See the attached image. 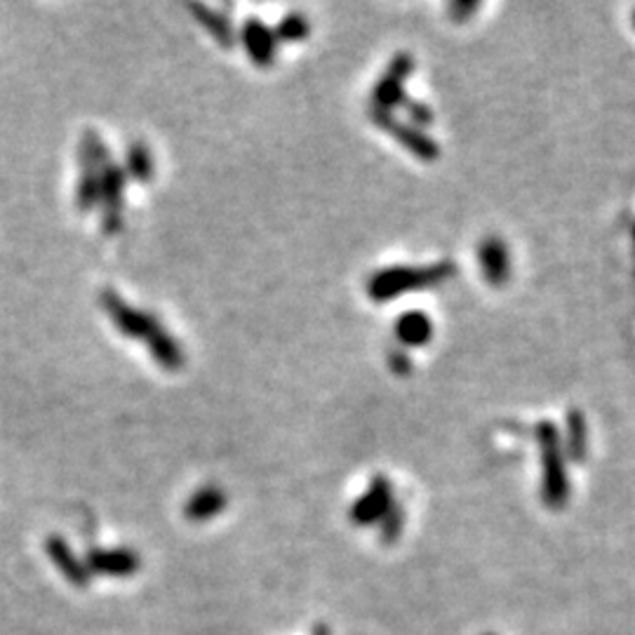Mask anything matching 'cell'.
<instances>
[{
	"instance_id": "1",
	"label": "cell",
	"mask_w": 635,
	"mask_h": 635,
	"mask_svg": "<svg viewBox=\"0 0 635 635\" xmlns=\"http://www.w3.org/2000/svg\"><path fill=\"white\" fill-rule=\"evenodd\" d=\"M454 273H457V266L450 259H443V262L429 266H389V269L374 271L367 278L365 292L372 302L386 304L391 299L400 297V294L443 285Z\"/></svg>"
},
{
	"instance_id": "2",
	"label": "cell",
	"mask_w": 635,
	"mask_h": 635,
	"mask_svg": "<svg viewBox=\"0 0 635 635\" xmlns=\"http://www.w3.org/2000/svg\"><path fill=\"white\" fill-rule=\"evenodd\" d=\"M537 443L541 450V499L548 508L558 511L570 499V478L565 471V450L556 424L541 421L537 426Z\"/></svg>"
},
{
	"instance_id": "3",
	"label": "cell",
	"mask_w": 635,
	"mask_h": 635,
	"mask_svg": "<svg viewBox=\"0 0 635 635\" xmlns=\"http://www.w3.org/2000/svg\"><path fill=\"white\" fill-rule=\"evenodd\" d=\"M78 163L80 175L76 184V207L78 212L88 215L99 205V182H102V170L111 163L109 146L102 135L95 130H85L78 144Z\"/></svg>"
},
{
	"instance_id": "4",
	"label": "cell",
	"mask_w": 635,
	"mask_h": 635,
	"mask_svg": "<svg viewBox=\"0 0 635 635\" xmlns=\"http://www.w3.org/2000/svg\"><path fill=\"white\" fill-rule=\"evenodd\" d=\"M99 304H102V309L106 311V316H109L113 327H116L120 334H125L127 339H139V342H146V339H149L158 327H163L153 313L127 304L116 290H109V287L99 294Z\"/></svg>"
},
{
	"instance_id": "5",
	"label": "cell",
	"mask_w": 635,
	"mask_h": 635,
	"mask_svg": "<svg viewBox=\"0 0 635 635\" xmlns=\"http://www.w3.org/2000/svg\"><path fill=\"white\" fill-rule=\"evenodd\" d=\"M412 71H414V57L410 55V52H396L389 66H386V71L381 73L377 85H374L370 109L384 111V113H393V109H398L407 97L405 85H407V78L412 76Z\"/></svg>"
},
{
	"instance_id": "6",
	"label": "cell",
	"mask_w": 635,
	"mask_h": 635,
	"mask_svg": "<svg viewBox=\"0 0 635 635\" xmlns=\"http://www.w3.org/2000/svg\"><path fill=\"white\" fill-rule=\"evenodd\" d=\"M125 170L116 163H109L102 170L99 182V210H102V233L104 236H118L123 231V210H125Z\"/></svg>"
},
{
	"instance_id": "7",
	"label": "cell",
	"mask_w": 635,
	"mask_h": 635,
	"mask_svg": "<svg viewBox=\"0 0 635 635\" xmlns=\"http://www.w3.org/2000/svg\"><path fill=\"white\" fill-rule=\"evenodd\" d=\"M370 120L379 127V130H384L386 135L396 139L400 146H405L414 158L424 160V163H433V160L440 158L438 142H433V139L426 135L421 127L412 123H403V120H398L393 113L372 111V109H370Z\"/></svg>"
},
{
	"instance_id": "8",
	"label": "cell",
	"mask_w": 635,
	"mask_h": 635,
	"mask_svg": "<svg viewBox=\"0 0 635 635\" xmlns=\"http://www.w3.org/2000/svg\"><path fill=\"white\" fill-rule=\"evenodd\" d=\"M393 504V485L386 476H374L367 492L353 501L351 506V523L358 527H370L381 523Z\"/></svg>"
},
{
	"instance_id": "9",
	"label": "cell",
	"mask_w": 635,
	"mask_h": 635,
	"mask_svg": "<svg viewBox=\"0 0 635 635\" xmlns=\"http://www.w3.org/2000/svg\"><path fill=\"white\" fill-rule=\"evenodd\" d=\"M238 40L243 43V48L250 57V62L259 69H269L276 64V52H278V40L271 26H266L259 17H247L243 26H240Z\"/></svg>"
},
{
	"instance_id": "10",
	"label": "cell",
	"mask_w": 635,
	"mask_h": 635,
	"mask_svg": "<svg viewBox=\"0 0 635 635\" xmlns=\"http://www.w3.org/2000/svg\"><path fill=\"white\" fill-rule=\"evenodd\" d=\"M139 556L130 548H92L85 558L90 572L106 574V577H130L139 570Z\"/></svg>"
},
{
	"instance_id": "11",
	"label": "cell",
	"mask_w": 635,
	"mask_h": 635,
	"mask_svg": "<svg viewBox=\"0 0 635 635\" xmlns=\"http://www.w3.org/2000/svg\"><path fill=\"white\" fill-rule=\"evenodd\" d=\"M478 262L487 285L504 287L508 283V276H511V257H508V247L499 236H487L480 240Z\"/></svg>"
},
{
	"instance_id": "12",
	"label": "cell",
	"mask_w": 635,
	"mask_h": 635,
	"mask_svg": "<svg viewBox=\"0 0 635 635\" xmlns=\"http://www.w3.org/2000/svg\"><path fill=\"white\" fill-rule=\"evenodd\" d=\"M226 508V494L219 485H205L193 492L184 504V518L191 523H207Z\"/></svg>"
},
{
	"instance_id": "13",
	"label": "cell",
	"mask_w": 635,
	"mask_h": 635,
	"mask_svg": "<svg viewBox=\"0 0 635 635\" xmlns=\"http://www.w3.org/2000/svg\"><path fill=\"white\" fill-rule=\"evenodd\" d=\"M393 332H396L398 344L403 349H419V346H426L433 339V323L429 313L407 311L403 316H398Z\"/></svg>"
},
{
	"instance_id": "14",
	"label": "cell",
	"mask_w": 635,
	"mask_h": 635,
	"mask_svg": "<svg viewBox=\"0 0 635 635\" xmlns=\"http://www.w3.org/2000/svg\"><path fill=\"white\" fill-rule=\"evenodd\" d=\"M48 556L52 558V563L57 565V570L62 572L73 586L85 588L90 584V570L85 567V563H80L76 553L71 551V546L66 544V539L57 537V534L55 537H50L48 539Z\"/></svg>"
},
{
	"instance_id": "15",
	"label": "cell",
	"mask_w": 635,
	"mask_h": 635,
	"mask_svg": "<svg viewBox=\"0 0 635 635\" xmlns=\"http://www.w3.org/2000/svg\"><path fill=\"white\" fill-rule=\"evenodd\" d=\"M189 12L193 15V19L203 26V29L210 33L212 40L219 45V48L224 50H231L233 45L238 43V36H236V29H233L231 19L224 17L222 12L207 8V5L203 3H193L189 5Z\"/></svg>"
},
{
	"instance_id": "16",
	"label": "cell",
	"mask_w": 635,
	"mask_h": 635,
	"mask_svg": "<svg viewBox=\"0 0 635 635\" xmlns=\"http://www.w3.org/2000/svg\"><path fill=\"white\" fill-rule=\"evenodd\" d=\"M146 346H149L153 363L163 367L165 372H179L186 363L182 344H179L165 327H158V330L146 339Z\"/></svg>"
},
{
	"instance_id": "17",
	"label": "cell",
	"mask_w": 635,
	"mask_h": 635,
	"mask_svg": "<svg viewBox=\"0 0 635 635\" xmlns=\"http://www.w3.org/2000/svg\"><path fill=\"white\" fill-rule=\"evenodd\" d=\"M125 175L132 177L139 184H146L156 172V165H153L151 149L144 142H132L127 146L125 153Z\"/></svg>"
},
{
	"instance_id": "18",
	"label": "cell",
	"mask_w": 635,
	"mask_h": 635,
	"mask_svg": "<svg viewBox=\"0 0 635 635\" xmlns=\"http://www.w3.org/2000/svg\"><path fill=\"white\" fill-rule=\"evenodd\" d=\"M565 454H570L572 461H584L588 452V426L584 414L579 410H572L567 414V440H565Z\"/></svg>"
},
{
	"instance_id": "19",
	"label": "cell",
	"mask_w": 635,
	"mask_h": 635,
	"mask_svg": "<svg viewBox=\"0 0 635 635\" xmlns=\"http://www.w3.org/2000/svg\"><path fill=\"white\" fill-rule=\"evenodd\" d=\"M273 33H276L278 43H299V40L309 38L311 22L302 12H287V15L273 26Z\"/></svg>"
},
{
	"instance_id": "20",
	"label": "cell",
	"mask_w": 635,
	"mask_h": 635,
	"mask_svg": "<svg viewBox=\"0 0 635 635\" xmlns=\"http://www.w3.org/2000/svg\"><path fill=\"white\" fill-rule=\"evenodd\" d=\"M379 539L384 541V544H393V541L400 539V534H403V527H405V506L398 504V501H393L389 511H386V516L381 518L379 523Z\"/></svg>"
},
{
	"instance_id": "21",
	"label": "cell",
	"mask_w": 635,
	"mask_h": 635,
	"mask_svg": "<svg viewBox=\"0 0 635 635\" xmlns=\"http://www.w3.org/2000/svg\"><path fill=\"white\" fill-rule=\"evenodd\" d=\"M400 106H403L407 116H410L412 125L421 127V130H424L426 125H431V123H433V111H431V106H426L424 102H417V99L405 97V102L400 104Z\"/></svg>"
},
{
	"instance_id": "22",
	"label": "cell",
	"mask_w": 635,
	"mask_h": 635,
	"mask_svg": "<svg viewBox=\"0 0 635 635\" xmlns=\"http://www.w3.org/2000/svg\"><path fill=\"white\" fill-rule=\"evenodd\" d=\"M389 367L393 372L398 374V377H407V374L412 372V360L410 356H407L405 349H391L389 351Z\"/></svg>"
},
{
	"instance_id": "23",
	"label": "cell",
	"mask_w": 635,
	"mask_h": 635,
	"mask_svg": "<svg viewBox=\"0 0 635 635\" xmlns=\"http://www.w3.org/2000/svg\"><path fill=\"white\" fill-rule=\"evenodd\" d=\"M480 5L478 3H464V0H457V3H450V15L454 22H466L469 19V15H473V12H478Z\"/></svg>"
},
{
	"instance_id": "24",
	"label": "cell",
	"mask_w": 635,
	"mask_h": 635,
	"mask_svg": "<svg viewBox=\"0 0 635 635\" xmlns=\"http://www.w3.org/2000/svg\"><path fill=\"white\" fill-rule=\"evenodd\" d=\"M316 635H330V631H327L325 626H318V628H316Z\"/></svg>"
},
{
	"instance_id": "25",
	"label": "cell",
	"mask_w": 635,
	"mask_h": 635,
	"mask_svg": "<svg viewBox=\"0 0 635 635\" xmlns=\"http://www.w3.org/2000/svg\"><path fill=\"white\" fill-rule=\"evenodd\" d=\"M633 24H635V15H633Z\"/></svg>"
},
{
	"instance_id": "26",
	"label": "cell",
	"mask_w": 635,
	"mask_h": 635,
	"mask_svg": "<svg viewBox=\"0 0 635 635\" xmlns=\"http://www.w3.org/2000/svg\"><path fill=\"white\" fill-rule=\"evenodd\" d=\"M485 635H494V633H485Z\"/></svg>"
},
{
	"instance_id": "27",
	"label": "cell",
	"mask_w": 635,
	"mask_h": 635,
	"mask_svg": "<svg viewBox=\"0 0 635 635\" xmlns=\"http://www.w3.org/2000/svg\"><path fill=\"white\" fill-rule=\"evenodd\" d=\"M633 236H635V231H633Z\"/></svg>"
}]
</instances>
